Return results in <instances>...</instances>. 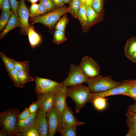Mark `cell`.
<instances>
[{"label":"cell","mask_w":136,"mask_h":136,"mask_svg":"<svg viewBox=\"0 0 136 136\" xmlns=\"http://www.w3.org/2000/svg\"><path fill=\"white\" fill-rule=\"evenodd\" d=\"M39 7V4L36 3L32 4L31 6L29 12L31 17H36Z\"/></svg>","instance_id":"obj_39"},{"label":"cell","mask_w":136,"mask_h":136,"mask_svg":"<svg viewBox=\"0 0 136 136\" xmlns=\"http://www.w3.org/2000/svg\"><path fill=\"white\" fill-rule=\"evenodd\" d=\"M121 94L130 97L136 100V86H132L129 89Z\"/></svg>","instance_id":"obj_34"},{"label":"cell","mask_w":136,"mask_h":136,"mask_svg":"<svg viewBox=\"0 0 136 136\" xmlns=\"http://www.w3.org/2000/svg\"><path fill=\"white\" fill-rule=\"evenodd\" d=\"M85 123L78 120L75 117L72 110L66 104L62 116L61 127L84 125Z\"/></svg>","instance_id":"obj_12"},{"label":"cell","mask_w":136,"mask_h":136,"mask_svg":"<svg viewBox=\"0 0 136 136\" xmlns=\"http://www.w3.org/2000/svg\"><path fill=\"white\" fill-rule=\"evenodd\" d=\"M46 114V112L40 108L36 115L35 128L40 136L48 135V127Z\"/></svg>","instance_id":"obj_11"},{"label":"cell","mask_w":136,"mask_h":136,"mask_svg":"<svg viewBox=\"0 0 136 136\" xmlns=\"http://www.w3.org/2000/svg\"><path fill=\"white\" fill-rule=\"evenodd\" d=\"M13 13L11 11L8 12L3 11L0 17V31H2L5 28Z\"/></svg>","instance_id":"obj_23"},{"label":"cell","mask_w":136,"mask_h":136,"mask_svg":"<svg viewBox=\"0 0 136 136\" xmlns=\"http://www.w3.org/2000/svg\"><path fill=\"white\" fill-rule=\"evenodd\" d=\"M19 71L14 68L8 73V74L13 83L17 87L22 88L24 87L20 82L18 78V74Z\"/></svg>","instance_id":"obj_31"},{"label":"cell","mask_w":136,"mask_h":136,"mask_svg":"<svg viewBox=\"0 0 136 136\" xmlns=\"http://www.w3.org/2000/svg\"><path fill=\"white\" fill-rule=\"evenodd\" d=\"M31 113L28 108H25L24 110L19 114L17 120H23L27 118L30 115Z\"/></svg>","instance_id":"obj_37"},{"label":"cell","mask_w":136,"mask_h":136,"mask_svg":"<svg viewBox=\"0 0 136 136\" xmlns=\"http://www.w3.org/2000/svg\"><path fill=\"white\" fill-rule=\"evenodd\" d=\"M39 4V7L36 16L44 15L48 12L46 8L40 2Z\"/></svg>","instance_id":"obj_38"},{"label":"cell","mask_w":136,"mask_h":136,"mask_svg":"<svg viewBox=\"0 0 136 136\" xmlns=\"http://www.w3.org/2000/svg\"><path fill=\"white\" fill-rule=\"evenodd\" d=\"M86 10L88 25L90 27L97 21L99 14L97 13L92 7Z\"/></svg>","instance_id":"obj_21"},{"label":"cell","mask_w":136,"mask_h":136,"mask_svg":"<svg viewBox=\"0 0 136 136\" xmlns=\"http://www.w3.org/2000/svg\"><path fill=\"white\" fill-rule=\"evenodd\" d=\"M29 71L19 72L18 74L19 80L20 83L24 87L26 83L34 81V78L28 74Z\"/></svg>","instance_id":"obj_25"},{"label":"cell","mask_w":136,"mask_h":136,"mask_svg":"<svg viewBox=\"0 0 136 136\" xmlns=\"http://www.w3.org/2000/svg\"><path fill=\"white\" fill-rule=\"evenodd\" d=\"M18 13L20 21V33L27 35V31L30 26L28 22L30 13L25 5L24 0L20 1Z\"/></svg>","instance_id":"obj_10"},{"label":"cell","mask_w":136,"mask_h":136,"mask_svg":"<svg viewBox=\"0 0 136 136\" xmlns=\"http://www.w3.org/2000/svg\"><path fill=\"white\" fill-rule=\"evenodd\" d=\"M67 39L65 36L64 32L55 30L53 34V42L59 45L66 41Z\"/></svg>","instance_id":"obj_27"},{"label":"cell","mask_w":136,"mask_h":136,"mask_svg":"<svg viewBox=\"0 0 136 136\" xmlns=\"http://www.w3.org/2000/svg\"><path fill=\"white\" fill-rule=\"evenodd\" d=\"M0 136H7V134L4 131L2 130L0 131Z\"/></svg>","instance_id":"obj_49"},{"label":"cell","mask_w":136,"mask_h":136,"mask_svg":"<svg viewBox=\"0 0 136 136\" xmlns=\"http://www.w3.org/2000/svg\"><path fill=\"white\" fill-rule=\"evenodd\" d=\"M77 19L80 22L83 31L84 32H87L89 27L86 15L85 4H81L77 15Z\"/></svg>","instance_id":"obj_17"},{"label":"cell","mask_w":136,"mask_h":136,"mask_svg":"<svg viewBox=\"0 0 136 136\" xmlns=\"http://www.w3.org/2000/svg\"><path fill=\"white\" fill-rule=\"evenodd\" d=\"M51 0L52 1V0Z\"/></svg>","instance_id":"obj_53"},{"label":"cell","mask_w":136,"mask_h":136,"mask_svg":"<svg viewBox=\"0 0 136 136\" xmlns=\"http://www.w3.org/2000/svg\"><path fill=\"white\" fill-rule=\"evenodd\" d=\"M69 12L70 13V11L68 8L64 5L44 15L31 17L32 21L31 24L39 23L49 29H52L55 27L56 23L61 16Z\"/></svg>","instance_id":"obj_4"},{"label":"cell","mask_w":136,"mask_h":136,"mask_svg":"<svg viewBox=\"0 0 136 136\" xmlns=\"http://www.w3.org/2000/svg\"><path fill=\"white\" fill-rule=\"evenodd\" d=\"M26 136H39V134L35 128L32 129L24 134Z\"/></svg>","instance_id":"obj_40"},{"label":"cell","mask_w":136,"mask_h":136,"mask_svg":"<svg viewBox=\"0 0 136 136\" xmlns=\"http://www.w3.org/2000/svg\"><path fill=\"white\" fill-rule=\"evenodd\" d=\"M4 0H0V7L1 9H3V4Z\"/></svg>","instance_id":"obj_48"},{"label":"cell","mask_w":136,"mask_h":136,"mask_svg":"<svg viewBox=\"0 0 136 136\" xmlns=\"http://www.w3.org/2000/svg\"><path fill=\"white\" fill-rule=\"evenodd\" d=\"M88 78L79 65L71 64L67 77L61 83L66 87H71L86 83Z\"/></svg>","instance_id":"obj_6"},{"label":"cell","mask_w":136,"mask_h":136,"mask_svg":"<svg viewBox=\"0 0 136 136\" xmlns=\"http://www.w3.org/2000/svg\"><path fill=\"white\" fill-rule=\"evenodd\" d=\"M14 68L19 72L22 71H29V62L28 61L22 62L17 61L13 59Z\"/></svg>","instance_id":"obj_28"},{"label":"cell","mask_w":136,"mask_h":136,"mask_svg":"<svg viewBox=\"0 0 136 136\" xmlns=\"http://www.w3.org/2000/svg\"><path fill=\"white\" fill-rule=\"evenodd\" d=\"M126 136H136V129L129 130Z\"/></svg>","instance_id":"obj_45"},{"label":"cell","mask_w":136,"mask_h":136,"mask_svg":"<svg viewBox=\"0 0 136 136\" xmlns=\"http://www.w3.org/2000/svg\"><path fill=\"white\" fill-rule=\"evenodd\" d=\"M62 18H60L57 22L55 26V29L65 32L66 25L68 23L69 20L65 14Z\"/></svg>","instance_id":"obj_30"},{"label":"cell","mask_w":136,"mask_h":136,"mask_svg":"<svg viewBox=\"0 0 136 136\" xmlns=\"http://www.w3.org/2000/svg\"><path fill=\"white\" fill-rule=\"evenodd\" d=\"M126 80L118 82L113 80L111 75L104 76L99 75L88 78L86 83L90 91L96 93L106 91L123 84Z\"/></svg>","instance_id":"obj_1"},{"label":"cell","mask_w":136,"mask_h":136,"mask_svg":"<svg viewBox=\"0 0 136 136\" xmlns=\"http://www.w3.org/2000/svg\"><path fill=\"white\" fill-rule=\"evenodd\" d=\"M128 111L136 113V100H135V103L129 105L128 107Z\"/></svg>","instance_id":"obj_43"},{"label":"cell","mask_w":136,"mask_h":136,"mask_svg":"<svg viewBox=\"0 0 136 136\" xmlns=\"http://www.w3.org/2000/svg\"><path fill=\"white\" fill-rule=\"evenodd\" d=\"M40 0H29V1L32 4L35 3L38 1Z\"/></svg>","instance_id":"obj_50"},{"label":"cell","mask_w":136,"mask_h":136,"mask_svg":"<svg viewBox=\"0 0 136 136\" xmlns=\"http://www.w3.org/2000/svg\"><path fill=\"white\" fill-rule=\"evenodd\" d=\"M0 57L3 61L7 72L8 73L14 68L12 59L7 57L3 52H0Z\"/></svg>","instance_id":"obj_29"},{"label":"cell","mask_w":136,"mask_h":136,"mask_svg":"<svg viewBox=\"0 0 136 136\" xmlns=\"http://www.w3.org/2000/svg\"><path fill=\"white\" fill-rule=\"evenodd\" d=\"M71 0H63V1L64 4L69 3H70Z\"/></svg>","instance_id":"obj_52"},{"label":"cell","mask_w":136,"mask_h":136,"mask_svg":"<svg viewBox=\"0 0 136 136\" xmlns=\"http://www.w3.org/2000/svg\"><path fill=\"white\" fill-rule=\"evenodd\" d=\"M129 80H126L125 82L122 85L105 91L96 93H91L88 102H91L94 99L98 97H105L110 96L121 94L132 87L129 83Z\"/></svg>","instance_id":"obj_9"},{"label":"cell","mask_w":136,"mask_h":136,"mask_svg":"<svg viewBox=\"0 0 136 136\" xmlns=\"http://www.w3.org/2000/svg\"><path fill=\"white\" fill-rule=\"evenodd\" d=\"M93 0H86V9L91 7L93 2Z\"/></svg>","instance_id":"obj_44"},{"label":"cell","mask_w":136,"mask_h":136,"mask_svg":"<svg viewBox=\"0 0 136 136\" xmlns=\"http://www.w3.org/2000/svg\"><path fill=\"white\" fill-rule=\"evenodd\" d=\"M35 81V92L38 95L56 93L67 88L61 82H57L48 79L36 77Z\"/></svg>","instance_id":"obj_5"},{"label":"cell","mask_w":136,"mask_h":136,"mask_svg":"<svg viewBox=\"0 0 136 136\" xmlns=\"http://www.w3.org/2000/svg\"><path fill=\"white\" fill-rule=\"evenodd\" d=\"M124 50L125 56L129 59L136 51V37H133L127 40Z\"/></svg>","instance_id":"obj_19"},{"label":"cell","mask_w":136,"mask_h":136,"mask_svg":"<svg viewBox=\"0 0 136 136\" xmlns=\"http://www.w3.org/2000/svg\"><path fill=\"white\" fill-rule=\"evenodd\" d=\"M40 2L46 8L48 12L53 11L56 8L54 3L51 0H40Z\"/></svg>","instance_id":"obj_33"},{"label":"cell","mask_w":136,"mask_h":136,"mask_svg":"<svg viewBox=\"0 0 136 136\" xmlns=\"http://www.w3.org/2000/svg\"><path fill=\"white\" fill-rule=\"evenodd\" d=\"M39 108V105L37 101L35 102H33L30 105L28 108L31 114L37 113Z\"/></svg>","instance_id":"obj_35"},{"label":"cell","mask_w":136,"mask_h":136,"mask_svg":"<svg viewBox=\"0 0 136 136\" xmlns=\"http://www.w3.org/2000/svg\"><path fill=\"white\" fill-rule=\"evenodd\" d=\"M129 83L132 86H136V79L129 80Z\"/></svg>","instance_id":"obj_47"},{"label":"cell","mask_w":136,"mask_h":136,"mask_svg":"<svg viewBox=\"0 0 136 136\" xmlns=\"http://www.w3.org/2000/svg\"><path fill=\"white\" fill-rule=\"evenodd\" d=\"M81 6L80 0H71L68 8L70 13L74 18L77 19V15Z\"/></svg>","instance_id":"obj_22"},{"label":"cell","mask_w":136,"mask_h":136,"mask_svg":"<svg viewBox=\"0 0 136 136\" xmlns=\"http://www.w3.org/2000/svg\"><path fill=\"white\" fill-rule=\"evenodd\" d=\"M67 88L57 92L54 96V106L62 116L67 104L66 99L67 97Z\"/></svg>","instance_id":"obj_15"},{"label":"cell","mask_w":136,"mask_h":136,"mask_svg":"<svg viewBox=\"0 0 136 136\" xmlns=\"http://www.w3.org/2000/svg\"><path fill=\"white\" fill-rule=\"evenodd\" d=\"M126 125L129 130L136 129V113L127 111L125 114Z\"/></svg>","instance_id":"obj_20"},{"label":"cell","mask_w":136,"mask_h":136,"mask_svg":"<svg viewBox=\"0 0 136 136\" xmlns=\"http://www.w3.org/2000/svg\"><path fill=\"white\" fill-rule=\"evenodd\" d=\"M81 4H84L86 5V0H80Z\"/></svg>","instance_id":"obj_51"},{"label":"cell","mask_w":136,"mask_h":136,"mask_svg":"<svg viewBox=\"0 0 136 136\" xmlns=\"http://www.w3.org/2000/svg\"><path fill=\"white\" fill-rule=\"evenodd\" d=\"M52 1L56 8L64 5L63 0H52Z\"/></svg>","instance_id":"obj_42"},{"label":"cell","mask_w":136,"mask_h":136,"mask_svg":"<svg viewBox=\"0 0 136 136\" xmlns=\"http://www.w3.org/2000/svg\"><path fill=\"white\" fill-rule=\"evenodd\" d=\"M37 113H31L29 116L24 120H17L16 125L17 132L23 133L24 136L25 134L34 128Z\"/></svg>","instance_id":"obj_13"},{"label":"cell","mask_w":136,"mask_h":136,"mask_svg":"<svg viewBox=\"0 0 136 136\" xmlns=\"http://www.w3.org/2000/svg\"><path fill=\"white\" fill-rule=\"evenodd\" d=\"M20 27V23L18 13H13L3 31L1 33L0 39L4 37L10 31L14 28Z\"/></svg>","instance_id":"obj_16"},{"label":"cell","mask_w":136,"mask_h":136,"mask_svg":"<svg viewBox=\"0 0 136 136\" xmlns=\"http://www.w3.org/2000/svg\"><path fill=\"white\" fill-rule=\"evenodd\" d=\"M129 59L131 61L136 63V51L130 56Z\"/></svg>","instance_id":"obj_46"},{"label":"cell","mask_w":136,"mask_h":136,"mask_svg":"<svg viewBox=\"0 0 136 136\" xmlns=\"http://www.w3.org/2000/svg\"><path fill=\"white\" fill-rule=\"evenodd\" d=\"M56 93L39 95L37 101L40 108L46 113L50 111L54 106V96Z\"/></svg>","instance_id":"obj_14"},{"label":"cell","mask_w":136,"mask_h":136,"mask_svg":"<svg viewBox=\"0 0 136 136\" xmlns=\"http://www.w3.org/2000/svg\"><path fill=\"white\" fill-rule=\"evenodd\" d=\"M46 117L48 127V136H54L61 127L62 116L54 106L47 113Z\"/></svg>","instance_id":"obj_7"},{"label":"cell","mask_w":136,"mask_h":136,"mask_svg":"<svg viewBox=\"0 0 136 136\" xmlns=\"http://www.w3.org/2000/svg\"><path fill=\"white\" fill-rule=\"evenodd\" d=\"M27 33L30 45L32 48L34 49L41 41V37L35 31L33 24H31Z\"/></svg>","instance_id":"obj_18"},{"label":"cell","mask_w":136,"mask_h":136,"mask_svg":"<svg viewBox=\"0 0 136 136\" xmlns=\"http://www.w3.org/2000/svg\"><path fill=\"white\" fill-rule=\"evenodd\" d=\"M77 126H71L61 127L58 132L63 136H76V129Z\"/></svg>","instance_id":"obj_26"},{"label":"cell","mask_w":136,"mask_h":136,"mask_svg":"<svg viewBox=\"0 0 136 136\" xmlns=\"http://www.w3.org/2000/svg\"><path fill=\"white\" fill-rule=\"evenodd\" d=\"M20 112L16 108H11L0 114V125L2 130L8 135H15L17 132L16 123Z\"/></svg>","instance_id":"obj_3"},{"label":"cell","mask_w":136,"mask_h":136,"mask_svg":"<svg viewBox=\"0 0 136 136\" xmlns=\"http://www.w3.org/2000/svg\"><path fill=\"white\" fill-rule=\"evenodd\" d=\"M107 99L105 97H98L94 99L91 102L92 103L96 109L101 110L104 109L106 107Z\"/></svg>","instance_id":"obj_24"},{"label":"cell","mask_w":136,"mask_h":136,"mask_svg":"<svg viewBox=\"0 0 136 136\" xmlns=\"http://www.w3.org/2000/svg\"><path fill=\"white\" fill-rule=\"evenodd\" d=\"M103 4V0H93L92 7L97 14H100Z\"/></svg>","instance_id":"obj_32"},{"label":"cell","mask_w":136,"mask_h":136,"mask_svg":"<svg viewBox=\"0 0 136 136\" xmlns=\"http://www.w3.org/2000/svg\"><path fill=\"white\" fill-rule=\"evenodd\" d=\"M88 87L82 84L67 88V97L72 99L76 105V111L78 113L88 102L90 94Z\"/></svg>","instance_id":"obj_2"},{"label":"cell","mask_w":136,"mask_h":136,"mask_svg":"<svg viewBox=\"0 0 136 136\" xmlns=\"http://www.w3.org/2000/svg\"><path fill=\"white\" fill-rule=\"evenodd\" d=\"M11 9V11L13 13H18V10L19 6V2L16 0H9Z\"/></svg>","instance_id":"obj_36"},{"label":"cell","mask_w":136,"mask_h":136,"mask_svg":"<svg viewBox=\"0 0 136 136\" xmlns=\"http://www.w3.org/2000/svg\"><path fill=\"white\" fill-rule=\"evenodd\" d=\"M79 66L89 78H94L99 75L100 73L99 65L91 57L87 56L82 58Z\"/></svg>","instance_id":"obj_8"},{"label":"cell","mask_w":136,"mask_h":136,"mask_svg":"<svg viewBox=\"0 0 136 136\" xmlns=\"http://www.w3.org/2000/svg\"><path fill=\"white\" fill-rule=\"evenodd\" d=\"M10 5L9 0H4L3 4V11H10Z\"/></svg>","instance_id":"obj_41"}]
</instances>
